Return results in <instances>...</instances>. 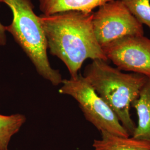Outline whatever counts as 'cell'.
I'll return each instance as SVG.
<instances>
[{"mask_svg": "<svg viewBox=\"0 0 150 150\" xmlns=\"http://www.w3.org/2000/svg\"><path fill=\"white\" fill-rule=\"evenodd\" d=\"M136 111L138 123L132 137L150 142V79L139 92V96L131 104Z\"/></svg>", "mask_w": 150, "mask_h": 150, "instance_id": "ba28073f", "label": "cell"}, {"mask_svg": "<svg viewBox=\"0 0 150 150\" xmlns=\"http://www.w3.org/2000/svg\"><path fill=\"white\" fill-rule=\"evenodd\" d=\"M92 25L102 47L125 36L144 35L143 25L120 0H113L100 6L93 13Z\"/></svg>", "mask_w": 150, "mask_h": 150, "instance_id": "5b68a950", "label": "cell"}, {"mask_svg": "<svg viewBox=\"0 0 150 150\" xmlns=\"http://www.w3.org/2000/svg\"><path fill=\"white\" fill-rule=\"evenodd\" d=\"M40 10L45 15L62 12L81 11L93 12L97 7L113 0H38Z\"/></svg>", "mask_w": 150, "mask_h": 150, "instance_id": "52a82bcc", "label": "cell"}, {"mask_svg": "<svg viewBox=\"0 0 150 150\" xmlns=\"http://www.w3.org/2000/svg\"><path fill=\"white\" fill-rule=\"evenodd\" d=\"M93 15L69 11L39 16L50 54L64 63L71 77L79 75L87 59L108 61L94 32Z\"/></svg>", "mask_w": 150, "mask_h": 150, "instance_id": "6da1fadb", "label": "cell"}, {"mask_svg": "<svg viewBox=\"0 0 150 150\" xmlns=\"http://www.w3.org/2000/svg\"><path fill=\"white\" fill-rule=\"evenodd\" d=\"M108 60L119 70L144 75L150 79V40L127 36L102 47Z\"/></svg>", "mask_w": 150, "mask_h": 150, "instance_id": "8992f818", "label": "cell"}, {"mask_svg": "<svg viewBox=\"0 0 150 150\" xmlns=\"http://www.w3.org/2000/svg\"><path fill=\"white\" fill-rule=\"evenodd\" d=\"M83 76L132 136L136 125L131 117L130 107L149 79L139 74L123 73L102 59L92 60Z\"/></svg>", "mask_w": 150, "mask_h": 150, "instance_id": "7a4b0ae2", "label": "cell"}, {"mask_svg": "<svg viewBox=\"0 0 150 150\" xmlns=\"http://www.w3.org/2000/svg\"><path fill=\"white\" fill-rule=\"evenodd\" d=\"M0 1V4H1ZM5 26L0 22V46H5L7 43V37L6 35Z\"/></svg>", "mask_w": 150, "mask_h": 150, "instance_id": "7c38bea8", "label": "cell"}, {"mask_svg": "<svg viewBox=\"0 0 150 150\" xmlns=\"http://www.w3.org/2000/svg\"><path fill=\"white\" fill-rule=\"evenodd\" d=\"M59 93L69 95L79 103L86 120L98 131L125 137H129L117 116L81 74L62 80Z\"/></svg>", "mask_w": 150, "mask_h": 150, "instance_id": "277c9868", "label": "cell"}, {"mask_svg": "<svg viewBox=\"0 0 150 150\" xmlns=\"http://www.w3.org/2000/svg\"><path fill=\"white\" fill-rule=\"evenodd\" d=\"M26 121V116L20 113L10 116L0 115V150H9L12 137L20 131Z\"/></svg>", "mask_w": 150, "mask_h": 150, "instance_id": "30bf717a", "label": "cell"}, {"mask_svg": "<svg viewBox=\"0 0 150 150\" xmlns=\"http://www.w3.org/2000/svg\"><path fill=\"white\" fill-rule=\"evenodd\" d=\"M131 14L150 28V0H120Z\"/></svg>", "mask_w": 150, "mask_h": 150, "instance_id": "8fae6325", "label": "cell"}, {"mask_svg": "<svg viewBox=\"0 0 150 150\" xmlns=\"http://www.w3.org/2000/svg\"><path fill=\"white\" fill-rule=\"evenodd\" d=\"M11 10L12 20L5 26L30 59L38 74L52 85L62 83L59 71L51 66L47 56V42L43 28L34 12L31 0H0Z\"/></svg>", "mask_w": 150, "mask_h": 150, "instance_id": "3957f363", "label": "cell"}, {"mask_svg": "<svg viewBox=\"0 0 150 150\" xmlns=\"http://www.w3.org/2000/svg\"><path fill=\"white\" fill-rule=\"evenodd\" d=\"M101 139H95V150H150V142L134 137H125L101 131Z\"/></svg>", "mask_w": 150, "mask_h": 150, "instance_id": "9c48e42d", "label": "cell"}]
</instances>
